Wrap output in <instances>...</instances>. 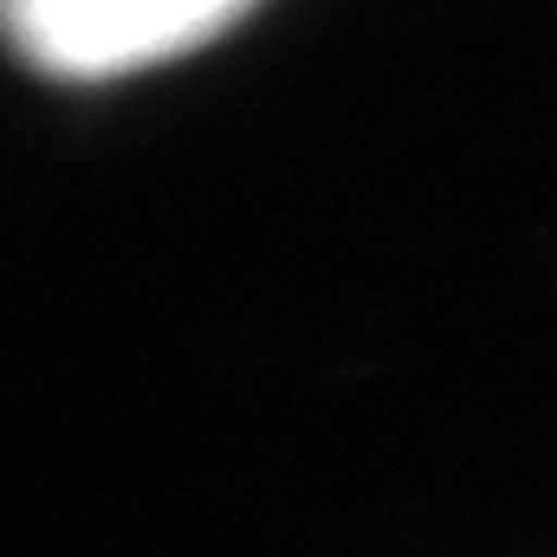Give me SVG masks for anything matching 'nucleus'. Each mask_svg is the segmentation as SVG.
Instances as JSON below:
<instances>
[{
	"mask_svg": "<svg viewBox=\"0 0 557 557\" xmlns=\"http://www.w3.org/2000/svg\"><path fill=\"white\" fill-rule=\"evenodd\" d=\"M13 52L59 85H111L214 46L260 0H0Z\"/></svg>",
	"mask_w": 557,
	"mask_h": 557,
	"instance_id": "nucleus-1",
	"label": "nucleus"
}]
</instances>
